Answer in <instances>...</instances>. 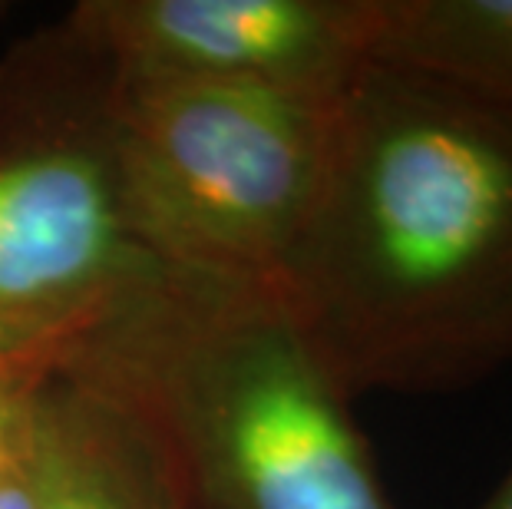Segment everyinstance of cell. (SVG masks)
<instances>
[{"label": "cell", "instance_id": "1", "mask_svg": "<svg viewBox=\"0 0 512 509\" xmlns=\"http://www.w3.org/2000/svg\"><path fill=\"white\" fill-rule=\"evenodd\" d=\"M271 285L351 397L486 381L512 361V123L367 60Z\"/></svg>", "mask_w": 512, "mask_h": 509}, {"label": "cell", "instance_id": "2", "mask_svg": "<svg viewBox=\"0 0 512 509\" xmlns=\"http://www.w3.org/2000/svg\"><path fill=\"white\" fill-rule=\"evenodd\" d=\"M53 364L136 420L179 509H397L354 397L265 278L159 265Z\"/></svg>", "mask_w": 512, "mask_h": 509}, {"label": "cell", "instance_id": "3", "mask_svg": "<svg viewBox=\"0 0 512 509\" xmlns=\"http://www.w3.org/2000/svg\"><path fill=\"white\" fill-rule=\"evenodd\" d=\"M337 100L116 73V153L146 252L172 268L275 278L321 192Z\"/></svg>", "mask_w": 512, "mask_h": 509}, {"label": "cell", "instance_id": "4", "mask_svg": "<svg viewBox=\"0 0 512 509\" xmlns=\"http://www.w3.org/2000/svg\"><path fill=\"white\" fill-rule=\"evenodd\" d=\"M113 90L67 17L0 57V321L67 334L162 265L129 215Z\"/></svg>", "mask_w": 512, "mask_h": 509}, {"label": "cell", "instance_id": "5", "mask_svg": "<svg viewBox=\"0 0 512 509\" xmlns=\"http://www.w3.org/2000/svg\"><path fill=\"white\" fill-rule=\"evenodd\" d=\"M67 20L119 77L258 83L337 100L370 60L374 0H83Z\"/></svg>", "mask_w": 512, "mask_h": 509}, {"label": "cell", "instance_id": "6", "mask_svg": "<svg viewBox=\"0 0 512 509\" xmlns=\"http://www.w3.org/2000/svg\"><path fill=\"white\" fill-rule=\"evenodd\" d=\"M34 460L37 509H179L136 420L57 364L37 400Z\"/></svg>", "mask_w": 512, "mask_h": 509}, {"label": "cell", "instance_id": "7", "mask_svg": "<svg viewBox=\"0 0 512 509\" xmlns=\"http://www.w3.org/2000/svg\"><path fill=\"white\" fill-rule=\"evenodd\" d=\"M370 60L440 80L512 123V0H374Z\"/></svg>", "mask_w": 512, "mask_h": 509}, {"label": "cell", "instance_id": "8", "mask_svg": "<svg viewBox=\"0 0 512 509\" xmlns=\"http://www.w3.org/2000/svg\"><path fill=\"white\" fill-rule=\"evenodd\" d=\"M63 338H67V334H63ZM57 344L0 361V467L20 457V453L30 447L37 400L53 374Z\"/></svg>", "mask_w": 512, "mask_h": 509}, {"label": "cell", "instance_id": "9", "mask_svg": "<svg viewBox=\"0 0 512 509\" xmlns=\"http://www.w3.org/2000/svg\"><path fill=\"white\" fill-rule=\"evenodd\" d=\"M37 500L40 480L34 460V437H30V447L0 467V509H37Z\"/></svg>", "mask_w": 512, "mask_h": 509}, {"label": "cell", "instance_id": "10", "mask_svg": "<svg viewBox=\"0 0 512 509\" xmlns=\"http://www.w3.org/2000/svg\"><path fill=\"white\" fill-rule=\"evenodd\" d=\"M67 334H70V331H67ZM60 338H63V334H43V331L17 328V324L0 321V361H4V357L43 351V348H50V344H57Z\"/></svg>", "mask_w": 512, "mask_h": 509}, {"label": "cell", "instance_id": "11", "mask_svg": "<svg viewBox=\"0 0 512 509\" xmlns=\"http://www.w3.org/2000/svg\"><path fill=\"white\" fill-rule=\"evenodd\" d=\"M476 509H512V467H509V473L503 476V480H499L496 490L489 493Z\"/></svg>", "mask_w": 512, "mask_h": 509}, {"label": "cell", "instance_id": "12", "mask_svg": "<svg viewBox=\"0 0 512 509\" xmlns=\"http://www.w3.org/2000/svg\"><path fill=\"white\" fill-rule=\"evenodd\" d=\"M7 14V4H0V17H4Z\"/></svg>", "mask_w": 512, "mask_h": 509}]
</instances>
